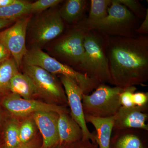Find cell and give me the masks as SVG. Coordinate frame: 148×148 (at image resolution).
<instances>
[{
    "label": "cell",
    "instance_id": "obj_1",
    "mask_svg": "<svg viewBox=\"0 0 148 148\" xmlns=\"http://www.w3.org/2000/svg\"><path fill=\"white\" fill-rule=\"evenodd\" d=\"M107 53L112 85L123 88L148 80V36H108Z\"/></svg>",
    "mask_w": 148,
    "mask_h": 148
},
{
    "label": "cell",
    "instance_id": "obj_2",
    "mask_svg": "<svg viewBox=\"0 0 148 148\" xmlns=\"http://www.w3.org/2000/svg\"><path fill=\"white\" fill-rule=\"evenodd\" d=\"M108 36L95 30L85 34L83 60L78 71L98 80L112 84L107 53Z\"/></svg>",
    "mask_w": 148,
    "mask_h": 148
},
{
    "label": "cell",
    "instance_id": "obj_3",
    "mask_svg": "<svg viewBox=\"0 0 148 148\" xmlns=\"http://www.w3.org/2000/svg\"><path fill=\"white\" fill-rule=\"evenodd\" d=\"M23 61L25 65L38 66L55 75H58L72 79L81 88L84 95L89 94L101 83L97 80L59 62L39 48H32L28 50Z\"/></svg>",
    "mask_w": 148,
    "mask_h": 148
},
{
    "label": "cell",
    "instance_id": "obj_4",
    "mask_svg": "<svg viewBox=\"0 0 148 148\" xmlns=\"http://www.w3.org/2000/svg\"><path fill=\"white\" fill-rule=\"evenodd\" d=\"M139 19L117 0H112L105 18L92 24H85L88 30H97L110 36L132 37L137 35Z\"/></svg>",
    "mask_w": 148,
    "mask_h": 148
},
{
    "label": "cell",
    "instance_id": "obj_5",
    "mask_svg": "<svg viewBox=\"0 0 148 148\" xmlns=\"http://www.w3.org/2000/svg\"><path fill=\"white\" fill-rule=\"evenodd\" d=\"M85 19L56 38L51 47L55 59L77 71L84 56V40L87 30Z\"/></svg>",
    "mask_w": 148,
    "mask_h": 148
},
{
    "label": "cell",
    "instance_id": "obj_6",
    "mask_svg": "<svg viewBox=\"0 0 148 148\" xmlns=\"http://www.w3.org/2000/svg\"><path fill=\"white\" fill-rule=\"evenodd\" d=\"M124 88L101 83L92 94L82 96L84 115L98 117L114 116L121 107L120 95Z\"/></svg>",
    "mask_w": 148,
    "mask_h": 148
},
{
    "label": "cell",
    "instance_id": "obj_7",
    "mask_svg": "<svg viewBox=\"0 0 148 148\" xmlns=\"http://www.w3.org/2000/svg\"><path fill=\"white\" fill-rule=\"evenodd\" d=\"M65 29L57 6L40 14L31 24L29 22L27 29L33 48L41 49L62 34Z\"/></svg>",
    "mask_w": 148,
    "mask_h": 148
},
{
    "label": "cell",
    "instance_id": "obj_8",
    "mask_svg": "<svg viewBox=\"0 0 148 148\" xmlns=\"http://www.w3.org/2000/svg\"><path fill=\"white\" fill-rule=\"evenodd\" d=\"M23 69L24 73L34 85L37 95L51 104L65 106L68 105L64 88L55 75L38 66L24 65Z\"/></svg>",
    "mask_w": 148,
    "mask_h": 148
},
{
    "label": "cell",
    "instance_id": "obj_9",
    "mask_svg": "<svg viewBox=\"0 0 148 148\" xmlns=\"http://www.w3.org/2000/svg\"><path fill=\"white\" fill-rule=\"evenodd\" d=\"M30 19L28 15L22 16L10 27L0 32V43L9 51L18 69L28 51L26 38Z\"/></svg>",
    "mask_w": 148,
    "mask_h": 148
},
{
    "label": "cell",
    "instance_id": "obj_10",
    "mask_svg": "<svg viewBox=\"0 0 148 148\" xmlns=\"http://www.w3.org/2000/svg\"><path fill=\"white\" fill-rule=\"evenodd\" d=\"M0 104L5 111L17 117L27 116L42 111H52L58 114L70 113L65 106L41 102L34 99H26L14 93H8L2 96Z\"/></svg>",
    "mask_w": 148,
    "mask_h": 148
},
{
    "label": "cell",
    "instance_id": "obj_11",
    "mask_svg": "<svg viewBox=\"0 0 148 148\" xmlns=\"http://www.w3.org/2000/svg\"><path fill=\"white\" fill-rule=\"evenodd\" d=\"M60 77L70 108V115L82 130V140H90L96 144L95 135L89 131L85 119L82 103L84 94L82 90L72 79L62 75H60Z\"/></svg>",
    "mask_w": 148,
    "mask_h": 148
},
{
    "label": "cell",
    "instance_id": "obj_12",
    "mask_svg": "<svg viewBox=\"0 0 148 148\" xmlns=\"http://www.w3.org/2000/svg\"><path fill=\"white\" fill-rule=\"evenodd\" d=\"M58 113L52 111H42L33 114L36 126L42 136L43 148H51L59 143Z\"/></svg>",
    "mask_w": 148,
    "mask_h": 148
},
{
    "label": "cell",
    "instance_id": "obj_13",
    "mask_svg": "<svg viewBox=\"0 0 148 148\" xmlns=\"http://www.w3.org/2000/svg\"><path fill=\"white\" fill-rule=\"evenodd\" d=\"M147 109L148 106L129 108L121 106L115 115L113 130L138 129L148 131L146 122L148 114L145 112Z\"/></svg>",
    "mask_w": 148,
    "mask_h": 148
},
{
    "label": "cell",
    "instance_id": "obj_14",
    "mask_svg": "<svg viewBox=\"0 0 148 148\" xmlns=\"http://www.w3.org/2000/svg\"><path fill=\"white\" fill-rule=\"evenodd\" d=\"M111 138L110 148H146L144 143L147 130L127 129L115 130Z\"/></svg>",
    "mask_w": 148,
    "mask_h": 148
},
{
    "label": "cell",
    "instance_id": "obj_15",
    "mask_svg": "<svg viewBox=\"0 0 148 148\" xmlns=\"http://www.w3.org/2000/svg\"><path fill=\"white\" fill-rule=\"evenodd\" d=\"M84 118L86 122L90 123L95 128V139L98 148H110L115 115L106 118L84 115Z\"/></svg>",
    "mask_w": 148,
    "mask_h": 148
},
{
    "label": "cell",
    "instance_id": "obj_16",
    "mask_svg": "<svg viewBox=\"0 0 148 148\" xmlns=\"http://www.w3.org/2000/svg\"><path fill=\"white\" fill-rule=\"evenodd\" d=\"M69 114L67 112L58 114L59 144L75 143L82 140L83 138L82 130Z\"/></svg>",
    "mask_w": 148,
    "mask_h": 148
},
{
    "label": "cell",
    "instance_id": "obj_17",
    "mask_svg": "<svg viewBox=\"0 0 148 148\" xmlns=\"http://www.w3.org/2000/svg\"><path fill=\"white\" fill-rule=\"evenodd\" d=\"M89 1L67 0L59 8L60 16L64 23L75 25L86 18Z\"/></svg>",
    "mask_w": 148,
    "mask_h": 148
},
{
    "label": "cell",
    "instance_id": "obj_18",
    "mask_svg": "<svg viewBox=\"0 0 148 148\" xmlns=\"http://www.w3.org/2000/svg\"><path fill=\"white\" fill-rule=\"evenodd\" d=\"M10 92L26 99H32L37 95L34 85L29 77L18 72L11 81Z\"/></svg>",
    "mask_w": 148,
    "mask_h": 148
},
{
    "label": "cell",
    "instance_id": "obj_19",
    "mask_svg": "<svg viewBox=\"0 0 148 148\" xmlns=\"http://www.w3.org/2000/svg\"><path fill=\"white\" fill-rule=\"evenodd\" d=\"M19 124L16 118H6L2 128L5 148H14L21 144L19 140Z\"/></svg>",
    "mask_w": 148,
    "mask_h": 148
},
{
    "label": "cell",
    "instance_id": "obj_20",
    "mask_svg": "<svg viewBox=\"0 0 148 148\" xmlns=\"http://www.w3.org/2000/svg\"><path fill=\"white\" fill-rule=\"evenodd\" d=\"M18 72V66L12 56L0 64V96L10 92L11 81Z\"/></svg>",
    "mask_w": 148,
    "mask_h": 148
},
{
    "label": "cell",
    "instance_id": "obj_21",
    "mask_svg": "<svg viewBox=\"0 0 148 148\" xmlns=\"http://www.w3.org/2000/svg\"><path fill=\"white\" fill-rule=\"evenodd\" d=\"M31 3L27 1L17 0L10 5L0 7V19L16 20L30 14Z\"/></svg>",
    "mask_w": 148,
    "mask_h": 148
},
{
    "label": "cell",
    "instance_id": "obj_22",
    "mask_svg": "<svg viewBox=\"0 0 148 148\" xmlns=\"http://www.w3.org/2000/svg\"><path fill=\"white\" fill-rule=\"evenodd\" d=\"M112 0H91L88 15L84 22L89 24L101 21L108 15Z\"/></svg>",
    "mask_w": 148,
    "mask_h": 148
},
{
    "label": "cell",
    "instance_id": "obj_23",
    "mask_svg": "<svg viewBox=\"0 0 148 148\" xmlns=\"http://www.w3.org/2000/svg\"><path fill=\"white\" fill-rule=\"evenodd\" d=\"M36 124L33 119L25 120L19 126V140L21 144L31 141L36 132Z\"/></svg>",
    "mask_w": 148,
    "mask_h": 148
},
{
    "label": "cell",
    "instance_id": "obj_24",
    "mask_svg": "<svg viewBox=\"0 0 148 148\" xmlns=\"http://www.w3.org/2000/svg\"><path fill=\"white\" fill-rule=\"evenodd\" d=\"M120 3L125 6L139 19H144L147 13V9L137 0H117Z\"/></svg>",
    "mask_w": 148,
    "mask_h": 148
},
{
    "label": "cell",
    "instance_id": "obj_25",
    "mask_svg": "<svg viewBox=\"0 0 148 148\" xmlns=\"http://www.w3.org/2000/svg\"><path fill=\"white\" fill-rule=\"evenodd\" d=\"M61 0H38L34 3H31L30 14L41 13L48 9L57 6L63 2Z\"/></svg>",
    "mask_w": 148,
    "mask_h": 148
},
{
    "label": "cell",
    "instance_id": "obj_26",
    "mask_svg": "<svg viewBox=\"0 0 148 148\" xmlns=\"http://www.w3.org/2000/svg\"><path fill=\"white\" fill-rule=\"evenodd\" d=\"M137 89L135 86H129L124 88L120 95V101L121 106L127 108L135 106L133 103L132 97Z\"/></svg>",
    "mask_w": 148,
    "mask_h": 148
},
{
    "label": "cell",
    "instance_id": "obj_27",
    "mask_svg": "<svg viewBox=\"0 0 148 148\" xmlns=\"http://www.w3.org/2000/svg\"><path fill=\"white\" fill-rule=\"evenodd\" d=\"M51 148H98L96 144L90 142V140H82L71 144L58 143Z\"/></svg>",
    "mask_w": 148,
    "mask_h": 148
},
{
    "label": "cell",
    "instance_id": "obj_28",
    "mask_svg": "<svg viewBox=\"0 0 148 148\" xmlns=\"http://www.w3.org/2000/svg\"><path fill=\"white\" fill-rule=\"evenodd\" d=\"M133 103L135 106L144 107L147 106L148 92H134L132 97Z\"/></svg>",
    "mask_w": 148,
    "mask_h": 148
},
{
    "label": "cell",
    "instance_id": "obj_29",
    "mask_svg": "<svg viewBox=\"0 0 148 148\" xmlns=\"http://www.w3.org/2000/svg\"><path fill=\"white\" fill-rule=\"evenodd\" d=\"M136 34L138 35H147L148 34V9L147 13L143 19V22L140 24L138 29H136Z\"/></svg>",
    "mask_w": 148,
    "mask_h": 148
},
{
    "label": "cell",
    "instance_id": "obj_30",
    "mask_svg": "<svg viewBox=\"0 0 148 148\" xmlns=\"http://www.w3.org/2000/svg\"><path fill=\"white\" fill-rule=\"evenodd\" d=\"M11 57L8 50L0 43V64Z\"/></svg>",
    "mask_w": 148,
    "mask_h": 148
},
{
    "label": "cell",
    "instance_id": "obj_31",
    "mask_svg": "<svg viewBox=\"0 0 148 148\" xmlns=\"http://www.w3.org/2000/svg\"><path fill=\"white\" fill-rule=\"evenodd\" d=\"M6 118V117L5 114L4 110L3 108L2 107L0 104V131L1 132L3 125Z\"/></svg>",
    "mask_w": 148,
    "mask_h": 148
},
{
    "label": "cell",
    "instance_id": "obj_32",
    "mask_svg": "<svg viewBox=\"0 0 148 148\" xmlns=\"http://www.w3.org/2000/svg\"><path fill=\"white\" fill-rule=\"evenodd\" d=\"M16 20H3L0 19V30L10 26Z\"/></svg>",
    "mask_w": 148,
    "mask_h": 148
},
{
    "label": "cell",
    "instance_id": "obj_33",
    "mask_svg": "<svg viewBox=\"0 0 148 148\" xmlns=\"http://www.w3.org/2000/svg\"><path fill=\"white\" fill-rule=\"evenodd\" d=\"M14 148H36V145L32 141L25 144H21Z\"/></svg>",
    "mask_w": 148,
    "mask_h": 148
},
{
    "label": "cell",
    "instance_id": "obj_34",
    "mask_svg": "<svg viewBox=\"0 0 148 148\" xmlns=\"http://www.w3.org/2000/svg\"><path fill=\"white\" fill-rule=\"evenodd\" d=\"M17 0H0V7L5 6L16 3Z\"/></svg>",
    "mask_w": 148,
    "mask_h": 148
},
{
    "label": "cell",
    "instance_id": "obj_35",
    "mask_svg": "<svg viewBox=\"0 0 148 148\" xmlns=\"http://www.w3.org/2000/svg\"><path fill=\"white\" fill-rule=\"evenodd\" d=\"M5 147L2 135L1 133H0V148H4Z\"/></svg>",
    "mask_w": 148,
    "mask_h": 148
},
{
    "label": "cell",
    "instance_id": "obj_36",
    "mask_svg": "<svg viewBox=\"0 0 148 148\" xmlns=\"http://www.w3.org/2000/svg\"><path fill=\"white\" fill-rule=\"evenodd\" d=\"M0 133H1V131H0Z\"/></svg>",
    "mask_w": 148,
    "mask_h": 148
}]
</instances>
